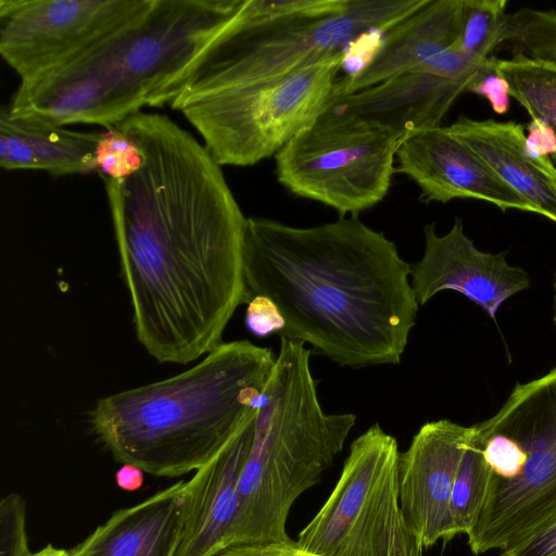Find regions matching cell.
Wrapping results in <instances>:
<instances>
[{
  "mask_svg": "<svg viewBox=\"0 0 556 556\" xmlns=\"http://www.w3.org/2000/svg\"><path fill=\"white\" fill-rule=\"evenodd\" d=\"M141 167L105 180L137 338L160 363L188 364L223 343L244 277L248 217L222 166L168 116L138 112L117 125Z\"/></svg>",
  "mask_w": 556,
  "mask_h": 556,
  "instance_id": "6da1fadb",
  "label": "cell"
},
{
  "mask_svg": "<svg viewBox=\"0 0 556 556\" xmlns=\"http://www.w3.org/2000/svg\"><path fill=\"white\" fill-rule=\"evenodd\" d=\"M244 277L279 309V338L340 366L399 364L416 325L410 264L355 215L312 227L248 217Z\"/></svg>",
  "mask_w": 556,
  "mask_h": 556,
  "instance_id": "7a4b0ae2",
  "label": "cell"
},
{
  "mask_svg": "<svg viewBox=\"0 0 556 556\" xmlns=\"http://www.w3.org/2000/svg\"><path fill=\"white\" fill-rule=\"evenodd\" d=\"M245 0H152L125 26L67 64L20 83L10 115L114 127L144 106L170 104Z\"/></svg>",
  "mask_w": 556,
  "mask_h": 556,
  "instance_id": "3957f363",
  "label": "cell"
},
{
  "mask_svg": "<svg viewBox=\"0 0 556 556\" xmlns=\"http://www.w3.org/2000/svg\"><path fill=\"white\" fill-rule=\"evenodd\" d=\"M275 363L268 348L223 342L177 376L99 399L91 430L117 462L143 472L197 471L256 417Z\"/></svg>",
  "mask_w": 556,
  "mask_h": 556,
  "instance_id": "277c9868",
  "label": "cell"
},
{
  "mask_svg": "<svg viewBox=\"0 0 556 556\" xmlns=\"http://www.w3.org/2000/svg\"><path fill=\"white\" fill-rule=\"evenodd\" d=\"M279 339L239 479L231 546L289 540L286 525L292 505L319 482L356 421L354 414L324 412L311 351L302 342Z\"/></svg>",
  "mask_w": 556,
  "mask_h": 556,
  "instance_id": "5b68a950",
  "label": "cell"
},
{
  "mask_svg": "<svg viewBox=\"0 0 556 556\" xmlns=\"http://www.w3.org/2000/svg\"><path fill=\"white\" fill-rule=\"evenodd\" d=\"M473 426L490 473L467 534L478 556L514 546L556 515V367L517 383L491 418Z\"/></svg>",
  "mask_w": 556,
  "mask_h": 556,
  "instance_id": "8992f818",
  "label": "cell"
},
{
  "mask_svg": "<svg viewBox=\"0 0 556 556\" xmlns=\"http://www.w3.org/2000/svg\"><path fill=\"white\" fill-rule=\"evenodd\" d=\"M428 1L325 0L314 11L263 21L248 12L245 0L199 58L179 92L256 81L329 59L363 34L388 31Z\"/></svg>",
  "mask_w": 556,
  "mask_h": 556,
  "instance_id": "52a82bcc",
  "label": "cell"
},
{
  "mask_svg": "<svg viewBox=\"0 0 556 556\" xmlns=\"http://www.w3.org/2000/svg\"><path fill=\"white\" fill-rule=\"evenodd\" d=\"M343 54L256 81L179 92L170 106L200 134L218 165L251 166L275 156L326 110Z\"/></svg>",
  "mask_w": 556,
  "mask_h": 556,
  "instance_id": "ba28073f",
  "label": "cell"
},
{
  "mask_svg": "<svg viewBox=\"0 0 556 556\" xmlns=\"http://www.w3.org/2000/svg\"><path fill=\"white\" fill-rule=\"evenodd\" d=\"M400 453L396 439L379 424L357 437L298 545L318 556H422L400 505Z\"/></svg>",
  "mask_w": 556,
  "mask_h": 556,
  "instance_id": "9c48e42d",
  "label": "cell"
},
{
  "mask_svg": "<svg viewBox=\"0 0 556 556\" xmlns=\"http://www.w3.org/2000/svg\"><path fill=\"white\" fill-rule=\"evenodd\" d=\"M401 139L390 127L328 105L275 155L277 180L340 216H358L388 194Z\"/></svg>",
  "mask_w": 556,
  "mask_h": 556,
  "instance_id": "30bf717a",
  "label": "cell"
},
{
  "mask_svg": "<svg viewBox=\"0 0 556 556\" xmlns=\"http://www.w3.org/2000/svg\"><path fill=\"white\" fill-rule=\"evenodd\" d=\"M152 0H0V53L20 83L83 55Z\"/></svg>",
  "mask_w": 556,
  "mask_h": 556,
  "instance_id": "8fae6325",
  "label": "cell"
},
{
  "mask_svg": "<svg viewBox=\"0 0 556 556\" xmlns=\"http://www.w3.org/2000/svg\"><path fill=\"white\" fill-rule=\"evenodd\" d=\"M470 434L471 427L448 419L428 421L400 453V505L422 549L456 536L451 500Z\"/></svg>",
  "mask_w": 556,
  "mask_h": 556,
  "instance_id": "7c38bea8",
  "label": "cell"
},
{
  "mask_svg": "<svg viewBox=\"0 0 556 556\" xmlns=\"http://www.w3.org/2000/svg\"><path fill=\"white\" fill-rule=\"evenodd\" d=\"M422 257L410 264V283L419 306L435 294L452 290L464 294L495 318L501 305L531 286L528 273L507 262L506 252L479 250L456 217L451 229L438 235L435 223L424 228Z\"/></svg>",
  "mask_w": 556,
  "mask_h": 556,
  "instance_id": "4fadbf2b",
  "label": "cell"
},
{
  "mask_svg": "<svg viewBox=\"0 0 556 556\" xmlns=\"http://www.w3.org/2000/svg\"><path fill=\"white\" fill-rule=\"evenodd\" d=\"M396 172L412 179L422 202L446 203L454 199L489 202L502 211L534 213L522 197L506 185L448 126L405 135L396 150Z\"/></svg>",
  "mask_w": 556,
  "mask_h": 556,
  "instance_id": "5bb4252c",
  "label": "cell"
},
{
  "mask_svg": "<svg viewBox=\"0 0 556 556\" xmlns=\"http://www.w3.org/2000/svg\"><path fill=\"white\" fill-rule=\"evenodd\" d=\"M255 418L187 481L185 520L176 556H217L231 546L238 484L251 450Z\"/></svg>",
  "mask_w": 556,
  "mask_h": 556,
  "instance_id": "9a60e30c",
  "label": "cell"
},
{
  "mask_svg": "<svg viewBox=\"0 0 556 556\" xmlns=\"http://www.w3.org/2000/svg\"><path fill=\"white\" fill-rule=\"evenodd\" d=\"M479 75L447 77L419 64L370 88L332 96L329 105L390 127L403 138L441 126L450 108Z\"/></svg>",
  "mask_w": 556,
  "mask_h": 556,
  "instance_id": "2e32d148",
  "label": "cell"
},
{
  "mask_svg": "<svg viewBox=\"0 0 556 556\" xmlns=\"http://www.w3.org/2000/svg\"><path fill=\"white\" fill-rule=\"evenodd\" d=\"M187 481L115 510L67 556H176L181 541Z\"/></svg>",
  "mask_w": 556,
  "mask_h": 556,
  "instance_id": "e0dca14e",
  "label": "cell"
},
{
  "mask_svg": "<svg viewBox=\"0 0 556 556\" xmlns=\"http://www.w3.org/2000/svg\"><path fill=\"white\" fill-rule=\"evenodd\" d=\"M464 0H429L383 34L371 61L359 72L337 80L332 96L370 88L404 73L456 43Z\"/></svg>",
  "mask_w": 556,
  "mask_h": 556,
  "instance_id": "ac0fdd59",
  "label": "cell"
},
{
  "mask_svg": "<svg viewBox=\"0 0 556 556\" xmlns=\"http://www.w3.org/2000/svg\"><path fill=\"white\" fill-rule=\"evenodd\" d=\"M448 129L530 203L534 213L556 223V165L548 156L535 157L528 151L522 125L460 116Z\"/></svg>",
  "mask_w": 556,
  "mask_h": 556,
  "instance_id": "d6986e66",
  "label": "cell"
},
{
  "mask_svg": "<svg viewBox=\"0 0 556 556\" xmlns=\"http://www.w3.org/2000/svg\"><path fill=\"white\" fill-rule=\"evenodd\" d=\"M100 132L77 131L42 121L0 112V166L40 169L55 176L98 173Z\"/></svg>",
  "mask_w": 556,
  "mask_h": 556,
  "instance_id": "ffe728a7",
  "label": "cell"
},
{
  "mask_svg": "<svg viewBox=\"0 0 556 556\" xmlns=\"http://www.w3.org/2000/svg\"><path fill=\"white\" fill-rule=\"evenodd\" d=\"M506 0H494L488 14L483 52L494 56L508 50L514 56L556 64V12L522 8L506 12Z\"/></svg>",
  "mask_w": 556,
  "mask_h": 556,
  "instance_id": "44dd1931",
  "label": "cell"
},
{
  "mask_svg": "<svg viewBox=\"0 0 556 556\" xmlns=\"http://www.w3.org/2000/svg\"><path fill=\"white\" fill-rule=\"evenodd\" d=\"M495 70L531 119L545 123L556 134V64L514 56L496 59ZM553 160L556 165V155Z\"/></svg>",
  "mask_w": 556,
  "mask_h": 556,
  "instance_id": "7402d4cb",
  "label": "cell"
},
{
  "mask_svg": "<svg viewBox=\"0 0 556 556\" xmlns=\"http://www.w3.org/2000/svg\"><path fill=\"white\" fill-rule=\"evenodd\" d=\"M489 476L475 426H471V434L458 467L451 500L456 535H467L472 529L485 500Z\"/></svg>",
  "mask_w": 556,
  "mask_h": 556,
  "instance_id": "603a6c76",
  "label": "cell"
},
{
  "mask_svg": "<svg viewBox=\"0 0 556 556\" xmlns=\"http://www.w3.org/2000/svg\"><path fill=\"white\" fill-rule=\"evenodd\" d=\"M143 155L138 144L118 126L100 132L96 148L98 173L105 180L121 181L142 165Z\"/></svg>",
  "mask_w": 556,
  "mask_h": 556,
  "instance_id": "cb8c5ba5",
  "label": "cell"
},
{
  "mask_svg": "<svg viewBox=\"0 0 556 556\" xmlns=\"http://www.w3.org/2000/svg\"><path fill=\"white\" fill-rule=\"evenodd\" d=\"M26 531V503L17 493L0 501V556H30Z\"/></svg>",
  "mask_w": 556,
  "mask_h": 556,
  "instance_id": "d4e9b609",
  "label": "cell"
},
{
  "mask_svg": "<svg viewBox=\"0 0 556 556\" xmlns=\"http://www.w3.org/2000/svg\"><path fill=\"white\" fill-rule=\"evenodd\" d=\"M245 325L257 337L278 334L285 328V320L277 306L264 295H255L248 303Z\"/></svg>",
  "mask_w": 556,
  "mask_h": 556,
  "instance_id": "484cf974",
  "label": "cell"
},
{
  "mask_svg": "<svg viewBox=\"0 0 556 556\" xmlns=\"http://www.w3.org/2000/svg\"><path fill=\"white\" fill-rule=\"evenodd\" d=\"M500 556H556V515Z\"/></svg>",
  "mask_w": 556,
  "mask_h": 556,
  "instance_id": "4316f807",
  "label": "cell"
},
{
  "mask_svg": "<svg viewBox=\"0 0 556 556\" xmlns=\"http://www.w3.org/2000/svg\"><path fill=\"white\" fill-rule=\"evenodd\" d=\"M496 58L468 87L467 92L484 97L490 102L493 111L497 114H505L509 110V86L508 83L496 73Z\"/></svg>",
  "mask_w": 556,
  "mask_h": 556,
  "instance_id": "83f0119b",
  "label": "cell"
},
{
  "mask_svg": "<svg viewBox=\"0 0 556 556\" xmlns=\"http://www.w3.org/2000/svg\"><path fill=\"white\" fill-rule=\"evenodd\" d=\"M217 556H318L303 551L296 541L247 544L231 546Z\"/></svg>",
  "mask_w": 556,
  "mask_h": 556,
  "instance_id": "f1b7e54d",
  "label": "cell"
},
{
  "mask_svg": "<svg viewBox=\"0 0 556 556\" xmlns=\"http://www.w3.org/2000/svg\"><path fill=\"white\" fill-rule=\"evenodd\" d=\"M526 147L535 157H552L556 155V134L545 123L531 119L527 125Z\"/></svg>",
  "mask_w": 556,
  "mask_h": 556,
  "instance_id": "f546056e",
  "label": "cell"
},
{
  "mask_svg": "<svg viewBox=\"0 0 556 556\" xmlns=\"http://www.w3.org/2000/svg\"><path fill=\"white\" fill-rule=\"evenodd\" d=\"M116 484L125 491H136L143 483V471L134 465L123 464L115 473Z\"/></svg>",
  "mask_w": 556,
  "mask_h": 556,
  "instance_id": "4dcf8cb0",
  "label": "cell"
},
{
  "mask_svg": "<svg viewBox=\"0 0 556 556\" xmlns=\"http://www.w3.org/2000/svg\"><path fill=\"white\" fill-rule=\"evenodd\" d=\"M68 551L56 547L52 544H47L41 549L37 551L36 553H33L30 556H67Z\"/></svg>",
  "mask_w": 556,
  "mask_h": 556,
  "instance_id": "1f68e13d",
  "label": "cell"
},
{
  "mask_svg": "<svg viewBox=\"0 0 556 556\" xmlns=\"http://www.w3.org/2000/svg\"><path fill=\"white\" fill-rule=\"evenodd\" d=\"M554 289H555V300H556V274H555ZM554 323L556 326V305H555Z\"/></svg>",
  "mask_w": 556,
  "mask_h": 556,
  "instance_id": "d6a6232c",
  "label": "cell"
}]
</instances>
